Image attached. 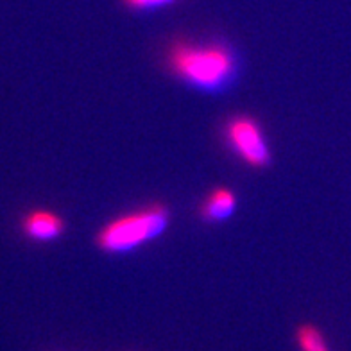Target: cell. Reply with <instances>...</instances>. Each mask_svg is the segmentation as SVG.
<instances>
[{"label": "cell", "instance_id": "1", "mask_svg": "<svg viewBox=\"0 0 351 351\" xmlns=\"http://www.w3.org/2000/svg\"><path fill=\"white\" fill-rule=\"evenodd\" d=\"M167 65L180 79L199 90H221L235 75L237 61L231 49L221 43L195 45L176 42L169 49Z\"/></svg>", "mask_w": 351, "mask_h": 351}, {"label": "cell", "instance_id": "5", "mask_svg": "<svg viewBox=\"0 0 351 351\" xmlns=\"http://www.w3.org/2000/svg\"><path fill=\"white\" fill-rule=\"evenodd\" d=\"M237 210V195L230 189H215L204 199L199 215L206 222H222L230 219Z\"/></svg>", "mask_w": 351, "mask_h": 351}, {"label": "cell", "instance_id": "7", "mask_svg": "<svg viewBox=\"0 0 351 351\" xmlns=\"http://www.w3.org/2000/svg\"><path fill=\"white\" fill-rule=\"evenodd\" d=\"M176 2L178 0H122V5L131 11H154L176 4Z\"/></svg>", "mask_w": 351, "mask_h": 351}, {"label": "cell", "instance_id": "3", "mask_svg": "<svg viewBox=\"0 0 351 351\" xmlns=\"http://www.w3.org/2000/svg\"><path fill=\"white\" fill-rule=\"evenodd\" d=\"M226 140L233 153L253 169H265L271 163V149L262 128L251 117H233L228 121Z\"/></svg>", "mask_w": 351, "mask_h": 351}, {"label": "cell", "instance_id": "4", "mask_svg": "<svg viewBox=\"0 0 351 351\" xmlns=\"http://www.w3.org/2000/svg\"><path fill=\"white\" fill-rule=\"evenodd\" d=\"M22 231L34 242H51L65 233V221L49 210H34L23 217Z\"/></svg>", "mask_w": 351, "mask_h": 351}, {"label": "cell", "instance_id": "2", "mask_svg": "<svg viewBox=\"0 0 351 351\" xmlns=\"http://www.w3.org/2000/svg\"><path fill=\"white\" fill-rule=\"evenodd\" d=\"M169 222H171V212L165 204H151L147 208L108 222L99 231L95 242L99 250L104 253H128L165 233Z\"/></svg>", "mask_w": 351, "mask_h": 351}, {"label": "cell", "instance_id": "6", "mask_svg": "<svg viewBox=\"0 0 351 351\" xmlns=\"http://www.w3.org/2000/svg\"><path fill=\"white\" fill-rule=\"evenodd\" d=\"M296 344L300 351H330L323 330L312 323H303L298 326Z\"/></svg>", "mask_w": 351, "mask_h": 351}]
</instances>
